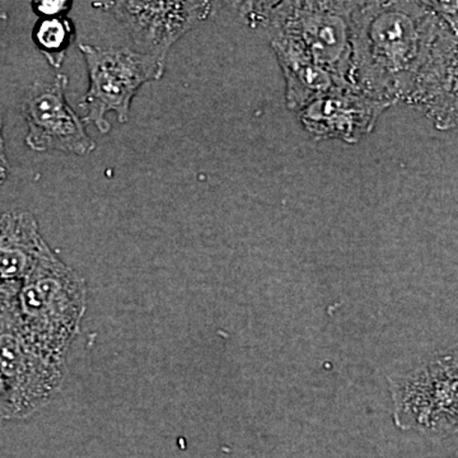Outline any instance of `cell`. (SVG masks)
Here are the masks:
<instances>
[{
  "mask_svg": "<svg viewBox=\"0 0 458 458\" xmlns=\"http://www.w3.org/2000/svg\"><path fill=\"white\" fill-rule=\"evenodd\" d=\"M22 283L9 282L0 276V315L17 300Z\"/></svg>",
  "mask_w": 458,
  "mask_h": 458,
  "instance_id": "obj_16",
  "label": "cell"
},
{
  "mask_svg": "<svg viewBox=\"0 0 458 458\" xmlns=\"http://www.w3.org/2000/svg\"><path fill=\"white\" fill-rule=\"evenodd\" d=\"M429 4L448 29L458 32V2H429Z\"/></svg>",
  "mask_w": 458,
  "mask_h": 458,
  "instance_id": "obj_15",
  "label": "cell"
},
{
  "mask_svg": "<svg viewBox=\"0 0 458 458\" xmlns=\"http://www.w3.org/2000/svg\"><path fill=\"white\" fill-rule=\"evenodd\" d=\"M32 9L40 18L65 16L66 12L72 8V2L64 0H44V2H32Z\"/></svg>",
  "mask_w": 458,
  "mask_h": 458,
  "instance_id": "obj_14",
  "label": "cell"
},
{
  "mask_svg": "<svg viewBox=\"0 0 458 458\" xmlns=\"http://www.w3.org/2000/svg\"><path fill=\"white\" fill-rule=\"evenodd\" d=\"M9 176V162L5 153L4 135H3V120L0 117V185L7 181Z\"/></svg>",
  "mask_w": 458,
  "mask_h": 458,
  "instance_id": "obj_17",
  "label": "cell"
},
{
  "mask_svg": "<svg viewBox=\"0 0 458 458\" xmlns=\"http://www.w3.org/2000/svg\"><path fill=\"white\" fill-rule=\"evenodd\" d=\"M357 2H246L241 14L262 29L270 45L298 51L342 87H352V16Z\"/></svg>",
  "mask_w": 458,
  "mask_h": 458,
  "instance_id": "obj_2",
  "label": "cell"
},
{
  "mask_svg": "<svg viewBox=\"0 0 458 458\" xmlns=\"http://www.w3.org/2000/svg\"><path fill=\"white\" fill-rule=\"evenodd\" d=\"M439 23L429 2H357L352 16V86L391 107L406 102Z\"/></svg>",
  "mask_w": 458,
  "mask_h": 458,
  "instance_id": "obj_1",
  "label": "cell"
},
{
  "mask_svg": "<svg viewBox=\"0 0 458 458\" xmlns=\"http://www.w3.org/2000/svg\"><path fill=\"white\" fill-rule=\"evenodd\" d=\"M32 40L53 68H60L75 40L73 21L66 16L40 18L32 30Z\"/></svg>",
  "mask_w": 458,
  "mask_h": 458,
  "instance_id": "obj_12",
  "label": "cell"
},
{
  "mask_svg": "<svg viewBox=\"0 0 458 458\" xmlns=\"http://www.w3.org/2000/svg\"><path fill=\"white\" fill-rule=\"evenodd\" d=\"M93 7L108 12L126 30L137 51L155 57L165 68L177 41L213 11L210 2H101Z\"/></svg>",
  "mask_w": 458,
  "mask_h": 458,
  "instance_id": "obj_7",
  "label": "cell"
},
{
  "mask_svg": "<svg viewBox=\"0 0 458 458\" xmlns=\"http://www.w3.org/2000/svg\"><path fill=\"white\" fill-rule=\"evenodd\" d=\"M16 419H21L20 412H18L4 376L0 370V421L16 420Z\"/></svg>",
  "mask_w": 458,
  "mask_h": 458,
  "instance_id": "obj_13",
  "label": "cell"
},
{
  "mask_svg": "<svg viewBox=\"0 0 458 458\" xmlns=\"http://www.w3.org/2000/svg\"><path fill=\"white\" fill-rule=\"evenodd\" d=\"M405 104L417 108L437 131L458 128V32L442 20Z\"/></svg>",
  "mask_w": 458,
  "mask_h": 458,
  "instance_id": "obj_9",
  "label": "cell"
},
{
  "mask_svg": "<svg viewBox=\"0 0 458 458\" xmlns=\"http://www.w3.org/2000/svg\"><path fill=\"white\" fill-rule=\"evenodd\" d=\"M86 310V280L47 245L18 292V327L40 351L65 360Z\"/></svg>",
  "mask_w": 458,
  "mask_h": 458,
  "instance_id": "obj_3",
  "label": "cell"
},
{
  "mask_svg": "<svg viewBox=\"0 0 458 458\" xmlns=\"http://www.w3.org/2000/svg\"><path fill=\"white\" fill-rule=\"evenodd\" d=\"M68 77L56 74L51 82L33 83L22 114L27 123L26 146L35 152H57L87 156L96 149V141L86 123L66 99Z\"/></svg>",
  "mask_w": 458,
  "mask_h": 458,
  "instance_id": "obj_8",
  "label": "cell"
},
{
  "mask_svg": "<svg viewBox=\"0 0 458 458\" xmlns=\"http://www.w3.org/2000/svg\"><path fill=\"white\" fill-rule=\"evenodd\" d=\"M390 105L363 95L354 87L336 89L324 93L297 116L304 131L316 140H336L357 144L376 128L379 116Z\"/></svg>",
  "mask_w": 458,
  "mask_h": 458,
  "instance_id": "obj_10",
  "label": "cell"
},
{
  "mask_svg": "<svg viewBox=\"0 0 458 458\" xmlns=\"http://www.w3.org/2000/svg\"><path fill=\"white\" fill-rule=\"evenodd\" d=\"M81 53L89 72V86L80 107L84 123H92L102 134L111 131L108 113L116 114L117 122L125 123L131 114L132 99L140 87L164 77L165 68L155 59L131 49H102L81 44Z\"/></svg>",
  "mask_w": 458,
  "mask_h": 458,
  "instance_id": "obj_5",
  "label": "cell"
},
{
  "mask_svg": "<svg viewBox=\"0 0 458 458\" xmlns=\"http://www.w3.org/2000/svg\"><path fill=\"white\" fill-rule=\"evenodd\" d=\"M47 246L38 219L27 210H8L0 216V276L22 283Z\"/></svg>",
  "mask_w": 458,
  "mask_h": 458,
  "instance_id": "obj_11",
  "label": "cell"
},
{
  "mask_svg": "<svg viewBox=\"0 0 458 458\" xmlns=\"http://www.w3.org/2000/svg\"><path fill=\"white\" fill-rule=\"evenodd\" d=\"M388 382L401 430L439 438L458 434V342Z\"/></svg>",
  "mask_w": 458,
  "mask_h": 458,
  "instance_id": "obj_4",
  "label": "cell"
},
{
  "mask_svg": "<svg viewBox=\"0 0 458 458\" xmlns=\"http://www.w3.org/2000/svg\"><path fill=\"white\" fill-rule=\"evenodd\" d=\"M451 458H458V450L454 452V456H452Z\"/></svg>",
  "mask_w": 458,
  "mask_h": 458,
  "instance_id": "obj_18",
  "label": "cell"
},
{
  "mask_svg": "<svg viewBox=\"0 0 458 458\" xmlns=\"http://www.w3.org/2000/svg\"><path fill=\"white\" fill-rule=\"evenodd\" d=\"M14 301L0 315V370L21 419L49 405L66 377V360L40 351L18 327Z\"/></svg>",
  "mask_w": 458,
  "mask_h": 458,
  "instance_id": "obj_6",
  "label": "cell"
}]
</instances>
